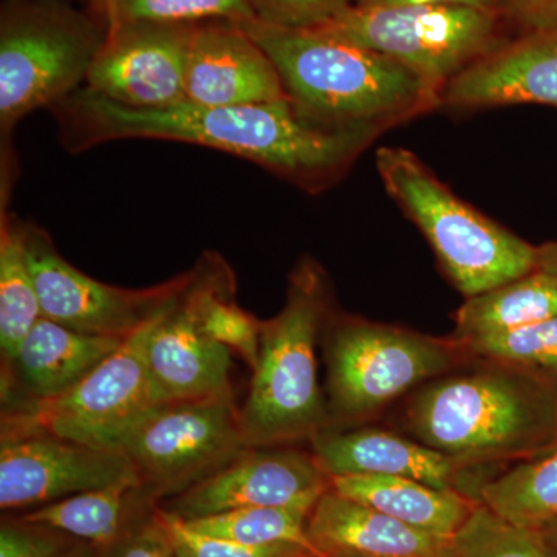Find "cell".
<instances>
[{
    "label": "cell",
    "instance_id": "6da1fadb",
    "mask_svg": "<svg viewBox=\"0 0 557 557\" xmlns=\"http://www.w3.org/2000/svg\"><path fill=\"white\" fill-rule=\"evenodd\" d=\"M50 112L72 153L121 139L188 143L251 161L313 194L338 182L380 135L324 126L289 100L244 106L185 101L166 109H134L81 87Z\"/></svg>",
    "mask_w": 557,
    "mask_h": 557
},
{
    "label": "cell",
    "instance_id": "7a4b0ae2",
    "mask_svg": "<svg viewBox=\"0 0 557 557\" xmlns=\"http://www.w3.org/2000/svg\"><path fill=\"white\" fill-rule=\"evenodd\" d=\"M276 65L289 101L339 129L383 132L440 108V91L383 54L313 28L239 22Z\"/></svg>",
    "mask_w": 557,
    "mask_h": 557
},
{
    "label": "cell",
    "instance_id": "3957f363",
    "mask_svg": "<svg viewBox=\"0 0 557 557\" xmlns=\"http://www.w3.org/2000/svg\"><path fill=\"white\" fill-rule=\"evenodd\" d=\"M556 401L552 381L490 364L420 388L406 424L418 442L472 467L552 449Z\"/></svg>",
    "mask_w": 557,
    "mask_h": 557
},
{
    "label": "cell",
    "instance_id": "277c9868",
    "mask_svg": "<svg viewBox=\"0 0 557 557\" xmlns=\"http://www.w3.org/2000/svg\"><path fill=\"white\" fill-rule=\"evenodd\" d=\"M330 313L325 271L300 259L289 273L287 300L262 321L259 362L239 409L248 448H274L311 440L329 428V405L318 381V335Z\"/></svg>",
    "mask_w": 557,
    "mask_h": 557
},
{
    "label": "cell",
    "instance_id": "5b68a950",
    "mask_svg": "<svg viewBox=\"0 0 557 557\" xmlns=\"http://www.w3.org/2000/svg\"><path fill=\"white\" fill-rule=\"evenodd\" d=\"M108 36L104 24L73 0H3L0 9V135L10 138L25 116L86 86Z\"/></svg>",
    "mask_w": 557,
    "mask_h": 557
},
{
    "label": "cell",
    "instance_id": "8992f818",
    "mask_svg": "<svg viewBox=\"0 0 557 557\" xmlns=\"http://www.w3.org/2000/svg\"><path fill=\"white\" fill-rule=\"evenodd\" d=\"M376 168L391 199L423 233L467 298L537 270V247L457 197L416 153L381 148Z\"/></svg>",
    "mask_w": 557,
    "mask_h": 557
},
{
    "label": "cell",
    "instance_id": "52a82bcc",
    "mask_svg": "<svg viewBox=\"0 0 557 557\" xmlns=\"http://www.w3.org/2000/svg\"><path fill=\"white\" fill-rule=\"evenodd\" d=\"M329 410L338 420H361L417 384L434 380L471 358L460 341L357 317L324 322Z\"/></svg>",
    "mask_w": 557,
    "mask_h": 557
},
{
    "label": "cell",
    "instance_id": "ba28073f",
    "mask_svg": "<svg viewBox=\"0 0 557 557\" xmlns=\"http://www.w3.org/2000/svg\"><path fill=\"white\" fill-rule=\"evenodd\" d=\"M504 16L461 5L347 7L313 30L383 54L442 95L458 73L504 42Z\"/></svg>",
    "mask_w": 557,
    "mask_h": 557
},
{
    "label": "cell",
    "instance_id": "9c48e42d",
    "mask_svg": "<svg viewBox=\"0 0 557 557\" xmlns=\"http://www.w3.org/2000/svg\"><path fill=\"white\" fill-rule=\"evenodd\" d=\"M174 302L131 333L109 358L65 394L47 401L25 403L3 413L2 428L36 429L89 448L123 453L135 431L168 405L150 379L148 341L161 314Z\"/></svg>",
    "mask_w": 557,
    "mask_h": 557
},
{
    "label": "cell",
    "instance_id": "30bf717a",
    "mask_svg": "<svg viewBox=\"0 0 557 557\" xmlns=\"http://www.w3.org/2000/svg\"><path fill=\"white\" fill-rule=\"evenodd\" d=\"M249 449L233 392L168 403L127 440L123 453L153 493L186 491Z\"/></svg>",
    "mask_w": 557,
    "mask_h": 557
},
{
    "label": "cell",
    "instance_id": "8fae6325",
    "mask_svg": "<svg viewBox=\"0 0 557 557\" xmlns=\"http://www.w3.org/2000/svg\"><path fill=\"white\" fill-rule=\"evenodd\" d=\"M40 313L87 335L127 338L150 318L166 309L188 287L193 271L143 289L104 284L75 269L35 223H22Z\"/></svg>",
    "mask_w": 557,
    "mask_h": 557
},
{
    "label": "cell",
    "instance_id": "7c38bea8",
    "mask_svg": "<svg viewBox=\"0 0 557 557\" xmlns=\"http://www.w3.org/2000/svg\"><path fill=\"white\" fill-rule=\"evenodd\" d=\"M134 483L137 468L120 450H100L36 429L2 428L0 508L51 504L73 494Z\"/></svg>",
    "mask_w": 557,
    "mask_h": 557
},
{
    "label": "cell",
    "instance_id": "4fadbf2b",
    "mask_svg": "<svg viewBox=\"0 0 557 557\" xmlns=\"http://www.w3.org/2000/svg\"><path fill=\"white\" fill-rule=\"evenodd\" d=\"M196 27L148 21L113 25L84 87L127 108L182 104Z\"/></svg>",
    "mask_w": 557,
    "mask_h": 557
},
{
    "label": "cell",
    "instance_id": "5bb4252c",
    "mask_svg": "<svg viewBox=\"0 0 557 557\" xmlns=\"http://www.w3.org/2000/svg\"><path fill=\"white\" fill-rule=\"evenodd\" d=\"M330 490L327 472L313 453L249 448L228 467L183 491L170 511L185 520L240 508H300L311 511Z\"/></svg>",
    "mask_w": 557,
    "mask_h": 557
},
{
    "label": "cell",
    "instance_id": "9a60e30c",
    "mask_svg": "<svg viewBox=\"0 0 557 557\" xmlns=\"http://www.w3.org/2000/svg\"><path fill=\"white\" fill-rule=\"evenodd\" d=\"M512 104L557 108V25L504 40L446 84L440 108L475 110Z\"/></svg>",
    "mask_w": 557,
    "mask_h": 557
},
{
    "label": "cell",
    "instance_id": "2e32d148",
    "mask_svg": "<svg viewBox=\"0 0 557 557\" xmlns=\"http://www.w3.org/2000/svg\"><path fill=\"white\" fill-rule=\"evenodd\" d=\"M289 100L276 65L239 22L197 24L186 73V101L244 106Z\"/></svg>",
    "mask_w": 557,
    "mask_h": 557
},
{
    "label": "cell",
    "instance_id": "e0dca14e",
    "mask_svg": "<svg viewBox=\"0 0 557 557\" xmlns=\"http://www.w3.org/2000/svg\"><path fill=\"white\" fill-rule=\"evenodd\" d=\"M231 366L230 348L209 338L200 327L189 282L150 332V379L166 403L218 397L233 392Z\"/></svg>",
    "mask_w": 557,
    "mask_h": 557
},
{
    "label": "cell",
    "instance_id": "ac0fdd59",
    "mask_svg": "<svg viewBox=\"0 0 557 557\" xmlns=\"http://www.w3.org/2000/svg\"><path fill=\"white\" fill-rule=\"evenodd\" d=\"M319 467L335 475H392L426 483L440 490L461 491L460 480L471 465L383 431H324L310 440ZM463 493V491H461Z\"/></svg>",
    "mask_w": 557,
    "mask_h": 557
},
{
    "label": "cell",
    "instance_id": "d6986e66",
    "mask_svg": "<svg viewBox=\"0 0 557 557\" xmlns=\"http://www.w3.org/2000/svg\"><path fill=\"white\" fill-rule=\"evenodd\" d=\"M307 536L327 557H454V539L406 525L332 487L311 509Z\"/></svg>",
    "mask_w": 557,
    "mask_h": 557
},
{
    "label": "cell",
    "instance_id": "ffe728a7",
    "mask_svg": "<svg viewBox=\"0 0 557 557\" xmlns=\"http://www.w3.org/2000/svg\"><path fill=\"white\" fill-rule=\"evenodd\" d=\"M126 338L87 335L40 318L2 373V395L21 388L27 403L60 397L79 384Z\"/></svg>",
    "mask_w": 557,
    "mask_h": 557
},
{
    "label": "cell",
    "instance_id": "44dd1931",
    "mask_svg": "<svg viewBox=\"0 0 557 557\" xmlns=\"http://www.w3.org/2000/svg\"><path fill=\"white\" fill-rule=\"evenodd\" d=\"M330 487L406 525L450 539L480 504L458 490H440L392 475H335L330 478Z\"/></svg>",
    "mask_w": 557,
    "mask_h": 557
},
{
    "label": "cell",
    "instance_id": "7402d4cb",
    "mask_svg": "<svg viewBox=\"0 0 557 557\" xmlns=\"http://www.w3.org/2000/svg\"><path fill=\"white\" fill-rule=\"evenodd\" d=\"M557 317V276L536 270L482 295L467 298L456 313L454 338L508 332Z\"/></svg>",
    "mask_w": 557,
    "mask_h": 557
},
{
    "label": "cell",
    "instance_id": "603a6c76",
    "mask_svg": "<svg viewBox=\"0 0 557 557\" xmlns=\"http://www.w3.org/2000/svg\"><path fill=\"white\" fill-rule=\"evenodd\" d=\"M478 500L528 530L557 523V445L482 483Z\"/></svg>",
    "mask_w": 557,
    "mask_h": 557
},
{
    "label": "cell",
    "instance_id": "cb8c5ba5",
    "mask_svg": "<svg viewBox=\"0 0 557 557\" xmlns=\"http://www.w3.org/2000/svg\"><path fill=\"white\" fill-rule=\"evenodd\" d=\"M42 318L38 293L24 248L22 222L0 211V350L3 364Z\"/></svg>",
    "mask_w": 557,
    "mask_h": 557
},
{
    "label": "cell",
    "instance_id": "d4e9b609",
    "mask_svg": "<svg viewBox=\"0 0 557 557\" xmlns=\"http://www.w3.org/2000/svg\"><path fill=\"white\" fill-rule=\"evenodd\" d=\"M138 490L141 487L134 483H116L84 491L40 505L25 515L22 522L64 531L91 544L110 547L119 541L127 497Z\"/></svg>",
    "mask_w": 557,
    "mask_h": 557
},
{
    "label": "cell",
    "instance_id": "484cf974",
    "mask_svg": "<svg viewBox=\"0 0 557 557\" xmlns=\"http://www.w3.org/2000/svg\"><path fill=\"white\" fill-rule=\"evenodd\" d=\"M310 512L300 508H240L207 518L183 520L197 533L251 547L295 544L314 549L307 536Z\"/></svg>",
    "mask_w": 557,
    "mask_h": 557
},
{
    "label": "cell",
    "instance_id": "4316f807",
    "mask_svg": "<svg viewBox=\"0 0 557 557\" xmlns=\"http://www.w3.org/2000/svg\"><path fill=\"white\" fill-rule=\"evenodd\" d=\"M471 358L557 381V317L508 332L460 341Z\"/></svg>",
    "mask_w": 557,
    "mask_h": 557
},
{
    "label": "cell",
    "instance_id": "83f0119b",
    "mask_svg": "<svg viewBox=\"0 0 557 557\" xmlns=\"http://www.w3.org/2000/svg\"><path fill=\"white\" fill-rule=\"evenodd\" d=\"M454 557H557L536 530L515 525L483 504L454 537Z\"/></svg>",
    "mask_w": 557,
    "mask_h": 557
},
{
    "label": "cell",
    "instance_id": "f1b7e54d",
    "mask_svg": "<svg viewBox=\"0 0 557 557\" xmlns=\"http://www.w3.org/2000/svg\"><path fill=\"white\" fill-rule=\"evenodd\" d=\"M249 0H109L108 28L120 22L201 24L208 21L255 20Z\"/></svg>",
    "mask_w": 557,
    "mask_h": 557
},
{
    "label": "cell",
    "instance_id": "f546056e",
    "mask_svg": "<svg viewBox=\"0 0 557 557\" xmlns=\"http://www.w3.org/2000/svg\"><path fill=\"white\" fill-rule=\"evenodd\" d=\"M153 520L177 557H298L300 553L309 549L295 544L251 547L207 536L190 530L185 520L168 509L156 511Z\"/></svg>",
    "mask_w": 557,
    "mask_h": 557
},
{
    "label": "cell",
    "instance_id": "4dcf8cb0",
    "mask_svg": "<svg viewBox=\"0 0 557 557\" xmlns=\"http://www.w3.org/2000/svg\"><path fill=\"white\" fill-rule=\"evenodd\" d=\"M256 20L287 28H313L351 5V0H249Z\"/></svg>",
    "mask_w": 557,
    "mask_h": 557
},
{
    "label": "cell",
    "instance_id": "1f68e13d",
    "mask_svg": "<svg viewBox=\"0 0 557 557\" xmlns=\"http://www.w3.org/2000/svg\"><path fill=\"white\" fill-rule=\"evenodd\" d=\"M0 557H67L57 539L33 528L3 525Z\"/></svg>",
    "mask_w": 557,
    "mask_h": 557
},
{
    "label": "cell",
    "instance_id": "d6a6232c",
    "mask_svg": "<svg viewBox=\"0 0 557 557\" xmlns=\"http://www.w3.org/2000/svg\"><path fill=\"white\" fill-rule=\"evenodd\" d=\"M113 545L115 548L110 557H177L156 520H152V525Z\"/></svg>",
    "mask_w": 557,
    "mask_h": 557
},
{
    "label": "cell",
    "instance_id": "836d02e7",
    "mask_svg": "<svg viewBox=\"0 0 557 557\" xmlns=\"http://www.w3.org/2000/svg\"><path fill=\"white\" fill-rule=\"evenodd\" d=\"M505 11L525 30L557 25V0H505Z\"/></svg>",
    "mask_w": 557,
    "mask_h": 557
},
{
    "label": "cell",
    "instance_id": "e575fe53",
    "mask_svg": "<svg viewBox=\"0 0 557 557\" xmlns=\"http://www.w3.org/2000/svg\"><path fill=\"white\" fill-rule=\"evenodd\" d=\"M461 5L505 11V0H351L350 7Z\"/></svg>",
    "mask_w": 557,
    "mask_h": 557
},
{
    "label": "cell",
    "instance_id": "d590c367",
    "mask_svg": "<svg viewBox=\"0 0 557 557\" xmlns=\"http://www.w3.org/2000/svg\"><path fill=\"white\" fill-rule=\"evenodd\" d=\"M537 270L557 276V242L537 247Z\"/></svg>",
    "mask_w": 557,
    "mask_h": 557
},
{
    "label": "cell",
    "instance_id": "8d00e7d4",
    "mask_svg": "<svg viewBox=\"0 0 557 557\" xmlns=\"http://www.w3.org/2000/svg\"><path fill=\"white\" fill-rule=\"evenodd\" d=\"M539 533H541L542 536H544L549 547L555 549V553L557 555V523H553V525L542 528V530H539Z\"/></svg>",
    "mask_w": 557,
    "mask_h": 557
},
{
    "label": "cell",
    "instance_id": "74e56055",
    "mask_svg": "<svg viewBox=\"0 0 557 557\" xmlns=\"http://www.w3.org/2000/svg\"><path fill=\"white\" fill-rule=\"evenodd\" d=\"M109 0H89V9L106 24ZM108 25V24H106Z\"/></svg>",
    "mask_w": 557,
    "mask_h": 557
},
{
    "label": "cell",
    "instance_id": "f35d334b",
    "mask_svg": "<svg viewBox=\"0 0 557 557\" xmlns=\"http://www.w3.org/2000/svg\"><path fill=\"white\" fill-rule=\"evenodd\" d=\"M298 557H327L322 555V553L317 552V549H306V552L300 553Z\"/></svg>",
    "mask_w": 557,
    "mask_h": 557
},
{
    "label": "cell",
    "instance_id": "ab89813d",
    "mask_svg": "<svg viewBox=\"0 0 557 557\" xmlns=\"http://www.w3.org/2000/svg\"><path fill=\"white\" fill-rule=\"evenodd\" d=\"M67 557H91L89 552H76L73 555H69Z\"/></svg>",
    "mask_w": 557,
    "mask_h": 557
},
{
    "label": "cell",
    "instance_id": "60d3db41",
    "mask_svg": "<svg viewBox=\"0 0 557 557\" xmlns=\"http://www.w3.org/2000/svg\"><path fill=\"white\" fill-rule=\"evenodd\" d=\"M73 2L81 3V5L87 7V9H89V0H73Z\"/></svg>",
    "mask_w": 557,
    "mask_h": 557
},
{
    "label": "cell",
    "instance_id": "b9f144b4",
    "mask_svg": "<svg viewBox=\"0 0 557 557\" xmlns=\"http://www.w3.org/2000/svg\"><path fill=\"white\" fill-rule=\"evenodd\" d=\"M557 445V401H556V443H555V446Z\"/></svg>",
    "mask_w": 557,
    "mask_h": 557
}]
</instances>
